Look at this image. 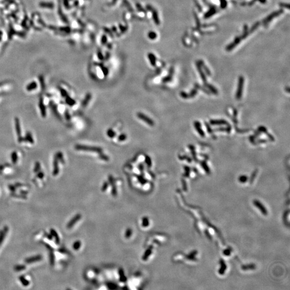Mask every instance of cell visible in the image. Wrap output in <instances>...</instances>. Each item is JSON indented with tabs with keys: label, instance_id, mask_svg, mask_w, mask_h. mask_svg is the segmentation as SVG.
<instances>
[{
	"label": "cell",
	"instance_id": "obj_31",
	"mask_svg": "<svg viewBox=\"0 0 290 290\" xmlns=\"http://www.w3.org/2000/svg\"><path fill=\"white\" fill-rule=\"evenodd\" d=\"M15 186L16 187H21V186H22V184H20V183H16L15 184Z\"/></svg>",
	"mask_w": 290,
	"mask_h": 290
},
{
	"label": "cell",
	"instance_id": "obj_26",
	"mask_svg": "<svg viewBox=\"0 0 290 290\" xmlns=\"http://www.w3.org/2000/svg\"><path fill=\"white\" fill-rule=\"evenodd\" d=\"M65 116L66 119L67 120H69L71 119V116H70L69 112H68V110H66V111H65Z\"/></svg>",
	"mask_w": 290,
	"mask_h": 290
},
{
	"label": "cell",
	"instance_id": "obj_19",
	"mask_svg": "<svg viewBox=\"0 0 290 290\" xmlns=\"http://www.w3.org/2000/svg\"><path fill=\"white\" fill-rule=\"evenodd\" d=\"M40 169V164L39 162H36L35 163V168H34V172H35V173H37V172L39 171Z\"/></svg>",
	"mask_w": 290,
	"mask_h": 290
},
{
	"label": "cell",
	"instance_id": "obj_5",
	"mask_svg": "<svg viewBox=\"0 0 290 290\" xmlns=\"http://www.w3.org/2000/svg\"><path fill=\"white\" fill-rule=\"evenodd\" d=\"M59 173V161L57 159V157L54 156L53 160V175L57 176L58 175Z\"/></svg>",
	"mask_w": 290,
	"mask_h": 290
},
{
	"label": "cell",
	"instance_id": "obj_4",
	"mask_svg": "<svg viewBox=\"0 0 290 290\" xmlns=\"http://www.w3.org/2000/svg\"><path fill=\"white\" fill-rule=\"evenodd\" d=\"M39 107L40 110V112H41V115L42 117H43V118L46 117V107L44 105V103L43 98L42 97H41L39 99Z\"/></svg>",
	"mask_w": 290,
	"mask_h": 290
},
{
	"label": "cell",
	"instance_id": "obj_17",
	"mask_svg": "<svg viewBox=\"0 0 290 290\" xmlns=\"http://www.w3.org/2000/svg\"><path fill=\"white\" fill-rule=\"evenodd\" d=\"M25 268H26L25 265H18L15 266V268H14V270L16 271H19L23 270H25Z\"/></svg>",
	"mask_w": 290,
	"mask_h": 290
},
{
	"label": "cell",
	"instance_id": "obj_18",
	"mask_svg": "<svg viewBox=\"0 0 290 290\" xmlns=\"http://www.w3.org/2000/svg\"><path fill=\"white\" fill-rule=\"evenodd\" d=\"M107 135H108V137H109L111 138H113L115 136L116 133L112 129H108L107 131Z\"/></svg>",
	"mask_w": 290,
	"mask_h": 290
},
{
	"label": "cell",
	"instance_id": "obj_12",
	"mask_svg": "<svg viewBox=\"0 0 290 290\" xmlns=\"http://www.w3.org/2000/svg\"><path fill=\"white\" fill-rule=\"evenodd\" d=\"M66 102L69 106H73L76 104V102L75 100L72 99L69 96H67L66 97Z\"/></svg>",
	"mask_w": 290,
	"mask_h": 290
},
{
	"label": "cell",
	"instance_id": "obj_2",
	"mask_svg": "<svg viewBox=\"0 0 290 290\" xmlns=\"http://www.w3.org/2000/svg\"><path fill=\"white\" fill-rule=\"evenodd\" d=\"M15 124L16 130V133L18 136V141L19 143H22L23 141V138L22 137L21 134V128L19 119L17 117H16L15 118Z\"/></svg>",
	"mask_w": 290,
	"mask_h": 290
},
{
	"label": "cell",
	"instance_id": "obj_10",
	"mask_svg": "<svg viewBox=\"0 0 290 290\" xmlns=\"http://www.w3.org/2000/svg\"><path fill=\"white\" fill-rule=\"evenodd\" d=\"M91 94H90V93L87 94V95L85 96V99H84L83 101H82V107H85L86 106H87V105L88 104V103H89L90 100L91 99Z\"/></svg>",
	"mask_w": 290,
	"mask_h": 290
},
{
	"label": "cell",
	"instance_id": "obj_3",
	"mask_svg": "<svg viewBox=\"0 0 290 290\" xmlns=\"http://www.w3.org/2000/svg\"><path fill=\"white\" fill-rule=\"evenodd\" d=\"M137 116L139 119H140L141 120H143L144 121H145L146 123L147 124H148L149 125L152 126H153L154 125V122L153 120H152L149 117H147V116L144 115L143 113H141V112H138L137 113Z\"/></svg>",
	"mask_w": 290,
	"mask_h": 290
},
{
	"label": "cell",
	"instance_id": "obj_25",
	"mask_svg": "<svg viewBox=\"0 0 290 290\" xmlns=\"http://www.w3.org/2000/svg\"><path fill=\"white\" fill-rule=\"evenodd\" d=\"M80 247V242H79V241L76 242H75L74 245H73L74 249L75 250H77Z\"/></svg>",
	"mask_w": 290,
	"mask_h": 290
},
{
	"label": "cell",
	"instance_id": "obj_22",
	"mask_svg": "<svg viewBox=\"0 0 290 290\" xmlns=\"http://www.w3.org/2000/svg\"><path fill=\"white\" fill-rule=\"evenodd\" d=\"M59 90H60V91L61 95L63 97H66L67 96H68L67 92L66 91L65 89L63 88H60Z\"/></svg>",
	"mask_w": 290,
	"mask_h": 290
},
{
	"label": "cell",
	"instance_id": "obj_6",
	"mask_svg": "<svg viewBox=\"0 0 290 290\" xmlns=\"http://www.w3.org/2000/svg\"><path fill=\"white\" fill-rule=\"evenodd\" d=\"M41 259H42V256L41 255H37V256H32V257L27 258V259H25V262L27 263H31L36 262L40 261Z\"/></svg>",
	"mask_w": 290,
	"mask_h": 290
},
{
	"label": "cell",
	"instance_id": "obj_30",
	"mask_svg": "<svg viewBox=\"0 0 290 290\" xmlns=\"http://www.w3.org/2000/svg\"><path fill=\"white\" fill-rule=\"evenodd\" d=\"M21 192V193L23 194V195H25V196L26 195H27V193H28V192H27V191H23V190H21V192Z\"/></svg>",
	"mask_w": 290,
	"mask_h": 290
},
{
	"label": "cell",
	"instance_id": "obj_7",
	"mask_svg": "<svg viewBox=\"0 0 290 290\" xmlns=\"http://www.w3.org/2000/svg\"><path fill=\"white\" fill-rule=\"evenodd\" d=\"M9 231V228L8 226H5L3 228L2 231L0 232V245L3 242L4 240L5 239L6 234L8 233Z\"/></svg>",
	"mask_w": 290,
	"mask_h": 290
},
{
	"label": "cell",
	"instance_id": "obj_23",
	"mask_svg": "<svg viewBox=\"0 0 290 290\" xmlns=\"http://www.w3.org/2000/svg\"><path fill=\"white\" fill-rule=\"evenodd\" d=\"M127 138V136L125 134H121L118 137V140L120 141H123L125 140Z\"/></svg>",
	"mask_w": 290,
	"mask_h": 290
},
{
	"label": "cell",
	"instance_id": "obj_28",
	"mask_svg": "<svg viewBox=\"0 0 290 290\" xmlns=\"http://www.w3.org/2000/svg\"><path fill=\"white\" fill-rule=\"evenodd\" d=\"M9 189L10 190V191H11L12 192H15V191H16V187H15V185H9Z\"/></svg>",
	"mask_w": 290,
	"mask_h": 290
},
{
	"label": "cell",
	"instance_id": "obj_24",
	"mask_svg": "<svg viewBox=\"0 0 290 290\" xmlns=\"http://www.w3.org/2000/svg\"><path fill=\"white\" fill-rule=\"evenodd\" d=\"M99 157L101 159L103 160H105V161H107V160H109V159L108 156H107V155H105L104 154H102V153H100V155H99Z\"/></svg>",
	"mask_w": 290,
	"mask_h": 290
},
{
	"label": "cell",
	"instance_id": "obj_16",
	"mask_svg": "<svg viewBox=\"0 0 290 290\" xmlns=\"http://www.w3.org/2000/svg\"><path fill=\"white\" fill-rule=\"evenodd\" d=\"M55 156L57 157V159L58 160V161H60L61 163H64V159H63V156L62 153H61V152H57V153L55 154Z\"/></svg>",
	"mask_w": 290,
	"mask_h": 290
},
{
	"label": "cell",
	"instance_id": "obj_27",
	"mask_svg": "<svg viewBox=\"0 0 290 290\" xmlns=\"http://www.w3.org/2000/svg\"><path fill=\"white\" fill-rule=\"evenodd\" d=\"M39 81H40V83H41L42 89L44 90V89H45V84H44V80H43V78H41H41H40Z\"/></svg>",
	"mask_w": 290,
	"mask_h": 290
},
{
	"label": "cell",
	"instance_id": "obj_1",
	"mask_svg": "<svg viewBox=\"0 0 290 290\" xmlns=\"http://www.w3.org/2000/svg\"><path fill=\"white\" fill-rule=\"evenodd\" d=\"M75 149L78 151H91L97 152L98 153H102L103 149L100 147H93V146H88L76 145L75 146Z\"/></svg>",
	"mask_w": 290,
	"mask_h": 290
},
{
	"label": "cell",
	"instance_id": "obj_11",
	"mask_svg": "<svg viewBox=\"0 0 290 290\" xmlns=\"http://www.w3.org/2000/svg\"><path fill=\"white\" fill-rule=\"evenodd\" d=\"M37 83L35 81H33L31 82L30 84H29L27 86V91H32L33 90L36 89L37 88Z\"/></svg>",
	"mask_w": 290,
	"mask_h": 290
},
{
	"label": "cell",
	"instance_id": "obj_29",
	"mask_svg": "<svg viewBox=\"0 0 290 290\" xmlns=\"http://www.w3.org/2000/svg\"><path fill=\"white\" fill-rule=\"evenodd\" d=\"M44 176V173L42 171L39 172V173L37 174V177H39V178L40 179L43 178Z\"/></svg>",
	"mask_w": 290,
	"mask_h": 290
},
{
	"label": "cell",
	"instance_id": "obj_20",
	"mask_svg": "<svg viewBox=\"0 0 290 290\" xmlns=\"http://www.w3.org/2000/svg\"><path fill=\"white\" fill-rule=\"evenodd\" d=\"M145 162L148 165V167H151L152 165V161L151 158L149 157V156H146L145 157Z\"/></svg>",
	"mask_w": 290,
	"mask_h": 290
},
{
	"label": "cell",
	"instance_id": "obj_8",
	"mask_svg": "<svg viewBox=\"0 0 290 290\" xmlns=\"http://www.w3.org/2000/svg\"><path fill=\"white\" fill-rule=\"evenodd\" d=\"M81 218V215L79 214H77L73 218V219H72L71 220V221L69 222V223H68L67 225V227L68 228H71V227H72L73 226V225H74V224L76 223L77 221H78L79 220V219H80Z\"/></svg>",
	"mask_w": 290,
	"mask_h": 290
},
{
	"label": "cell",
	"instance_id": "obj_9",
	"mask_svg": "<svg viewBox=\"0 0 290 290\" xmlns=\"http://www.w3.org/2000/svg\"><path fill=\"white\" fill-rule=\"evenodd\" d=\"M23 141H28L30 143H34V140H33V137L32 136L31 133L30 132H27L26 134L25 137L24 138H23Z\"/></svg>",
	"mask_w": 290,
	"mask_h": 290
},
{
	"label": "cell",
	"instance_id": "obj_21",
	"mask_svg": "<svg viewBox=\"0 0 290 290\" xmlns=\"http://www.w3.org/2000/svg\"><path fill=\"white\" fill-rule=\"evenodd\" d=\"M49 257H50V263H51V264L52 265H53L54 263V254L52 251H51Z\"/></svg>",
	"mask_w": 290,
	"mask_h": 290
},
{
	"label": "cell",
	"instance_id": "obj_15",
	"mask_svg": "<svg viewBox=\"0 0 290 290\" xmlns=\"http://www.w3.org/2000/svg\"><path fill=\"white\" fill-rule=\"evenodd\" d=\"M11 157L12 161H13V163L14 164L16 163L17 160H18V155H17L16 152L14 151L11 153Z\"/></svg>",
	"mask_w": 290,
	"mask_h": 290
},
{
	"label": "cell",
	"instance_id": "obj_14",
	"mask_svg": "<svg viewBox=\"0 0 290 290\" xmlns=\"http://www.w3.org/2000/svg\"><path fill=\"white\" fill-rule=\"evenodd\" d=\"M50 232H51V235H52V236H54L55 238V241L57 243H59V236H58L57 232L53 229H51Z\"/></svg>",
	"mask_w": 290,
	"mask_h": 290
},
{
	"label": "cell",
	"instance_id": "obj_13",
	"mask_svg": "<svg viewBox=\"0 0 290 290\" xmlns=\"http://www.w3.org/2000/svg\"><path fill=\"white\" fill-rule=\"evenodd\" d=\"M19 279L20 280V281H21L22 284L24 286H27V285H29V284H30L29 281L26 279L24 277V276H20L19 277Z\"/></svg>",
	"mask_w": 290,
	"mask_h": 290
}]
</instances>
